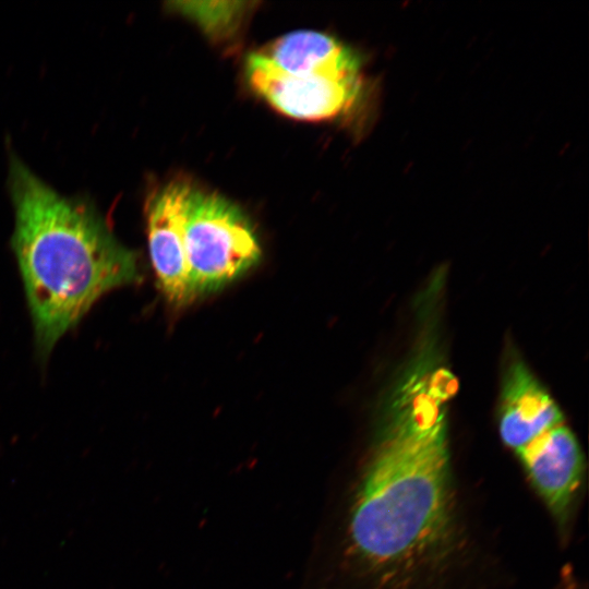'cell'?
Returning <instances> with one entry per match:
<instances>
[{
  "instance_id": "6da1fadb",
  "label": "cell",
  "mask_w": 589,
  "mask_h": 589,
  "mask_svg": "<svg viewBox=\"0 0 589 589\" xmlns=\"http://www.w3.org/2000/svg\"><path fill=\"white\" fill-rule=\"evenodd\" d=\"M377 435L346 493L335 589H479L482 550L455 476L448 426L434 392Z\"/></svg>"
},
{
  "instance_id": "7a4b0ae2",
  "label": "cell",
  "mask_w": 589,
  "mask_h": 589,
  "mask_svg": "<svg viewBox=\"0 0 589 589\" xmlns=\"http://www.w3.org/2000/svg\"><path fill=\"white\" fill-rule=\"evenodd\" d=\"M12 249L35 341L47 356L108 292L141 280L136 253L88 202L67 197L11 156Z\"/></svg>"
},
{
  "instance_id": "3957f363",
  "label": "cell",
  "mask_w": 589,
  "mask_h": 589,
  "mask_svg": "<svg viewBox=\"0 0 589 589\" xmlns=\"http://www.w3.org/2000/svg\"><path fill=\"white\" fill-rule=\"evenodd\" d=\"M185 251L194 297L239 278L261 259V247L242 211L214 192L193 190L185 221Z\"/></svg>"
},
{
  "instance_id": "277c9868",
  "label": "cell",
  "mask_w": 589,
  "mask_h": 589,
  "mask_svg": "<svg viewBox=\"0 0 589 589\" xmlns=\"http://www.w3.org/2000/svg\"><path fill=\"white\" fill-rule=\"evenodd\" d=\"M244 70L250 87L271 107L302 121H324L345 113L361 91V79L286 74L257 52L248 56Z\"/></svg>"
},
{
  "instance_id": "5b68a950",
  "label": "cell",
  "mask_w": 589,
  "mask_h": 589,
  "mask_svg": "<svg viewBox=\"0 0 589 589\" xmlns=\"http://www.w3.org/2000/svg\"><path fill=\"white\" fill-rule=\"evenodd\" d=\"M193 189L171 181L155 191L146 206V235L151 263L159 289L173 306L194 298L185 251V221Z\"/></svg>"
},
{
  "instance_id": "8992f818",
  "label": "cell",
  "mask_w": 589,
  "mask_h": 589,
  "mask_svg": "<svg viewBox=\"0 0 589 589\" xmlns=\"http://www.w3.org/2000/svg\"><path fill=\"white\" fill-rule=\"evenodd\" d=\"M564 422L560 407L529 368L513 361L504 376L498 417L504 445L515 454Z\"/></svg>"
},
{
  "instance_id": "52a82bcc",
  "label": "cell",
  "mask_w": 589,
  "mask_h": 589,
  "mask_svg": "<svg viewBox=\"0 0 589 589\" xmlns=\"http://www.w3.org/2000/svg\"><path fill=\"white\" fill-rule=\"evenodd\" d=\"M256 52L286 74L361 79L354 53L334 37L320 32H292Z\"/></svg>"
},
{
  "instance_id": "ba28073f",
  "label": "cell",
  "mask_w": 589,
  "mask_h": 589,
  "mask_svg": "<svg viewBox=\"0 0 589 589\" xmlns=\"http://www.w3.org/2000/svg\"><path fill=\"white\" fill-rule=\"evenodd\" d=\"M173 10L196 23L213 38H225L233 34L248 12V2H173Z\"/></svg>"
}]
</instances>
